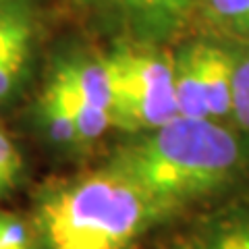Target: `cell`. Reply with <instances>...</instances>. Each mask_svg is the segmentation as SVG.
I'll use <instances>...</instances> for the list:
<instances>
[{
  "instance_id": "obj_1",
  "label": "cell",
  "mask_w": 249,
  "mask_h": 249,
  "mask_svg": "<svg viewBox=\"0 0 249 249\" xmlns=\"http://www.w3.org/2000/svg\"><path fill=\"white\" fill-rule=\"evenodd\" d=\"M108 166L173 214L231 181L239 166V145L227 129L208 119L178 114L152 135L121 147Z\"/></svg>"
},
{
  "instance_id": "obj_2",
  "label": "cell",
  "mask_w": 249,
  "mask_h": 249,
  "mask_svg": "<svg viewBox=\"0 0 249 249\" xmlns=\"http://www.w3.org/2000/svg\"><path fill=\"white\" fill-rule=\"evenodd\" d=\"M168 214L131 178L106 166L46 193L37 229L46 249H129Z\"/></svg>"
},
{
  "instance_id": "obj_3",
  "label": "cell",
  "mask_w": 249,
  "mask_h": 249,
  "mask_svg": "<svg viewBox=\"0 0 249 249\" xmlns=\"http://www.w3.org/2000/svg\"><path fill=\"white\" fill-rule=\"evenodd\" d=\"M114 79V124L154 131L178 116L175 60L147 52H119L108 58Z\"/></svg>"
},
{
  "instance_id": "obj_4",
  "label": "cell",
  "mask_w": 249,
  "mask_h": 249,
  "mask_svg": "<svg viewBox=\"0 0 249 249\" xmlns=\"http://www.w3.org/2000/svg\"><path fill=\"white\" fill-rule=\"evenodd\" d=\"M34 40L29 15L21 6L0 4V100L17 85Z\"/></svg>"
},
{
  "instance_id": "obj_5",
  "label": "cell",
  "mask_w": 249,
  "mask_h": 249,
  "mask_svg": "<svg viewBox=\"0 0 249 249\" xmlns=\"http://www.w3.org/2000/svg\"><path fill=\"white\" fill-rule=\"evenodd\" d=\"M54 81L73 91L83 102L104 108L112 114L114 110V79L110 65L106 60H79L62 65ZM114 121V119H112Z\"/></svg>"
},
{
  "instance_id": "obj_6",
  "label": "cell",
  "mask_w": 249,
  "mask_h": 249,
  "mask_svg": "<svg viewBox=\"0 0 249 249\" xmlns=\"http://www.w3.org/2000/svg\"><path fill=\"white\" fill-rule=\"evenodd\" d=\"M201 75L210 116H224L232 112V88H235V60L216 46L199 44Z\"/></svg>"
},
{
  "instance_id": "obj_7",
  "label": "cell",
  "mask_w": 249,
  "mask_h": 249,
  "mask_svg": "<svg viewBox=\"0 0 249 249\" xmlns=\"http://www.w3.org/2000/svg\"><path fill=\"white\" fill-rule=\"evenodd\" d=\"M175 96L178 114L187 119H208V104L201 75V50L199 44L187 48L175 60Z\"/></svg>"
},
{
  "instance_id": "obj_8",
  "label": "cell",
  "mask_w": 249,
  "mask_h": 249,
  "mask_svg": "<svg viewBox=\"0 0 249 249\" xmlns=\"http://www.w3.org/2000/svg\"><path fill=\"white\" fill-rule=\"evenodd\" d=\"M147 34H164L183 21L191 0H108Z\"/></svg>"
},
{
  "instance_id": "obj_9",
  "label": "cell",
  "mask_w": 249,
  "mask_h": 249,
  "mask_svg": "<svg viewBox=\"0 0 249 249\" xmlns=\"http://www.w3.org/2000/svg\"><path fill=\"white\" fill-rule=\"evenodd\" d=\"M48 91L67 108L69 114H71V119L75 123V127H77V137H79V142H91V139H98L100 135H104V131L108 127L114 124L112 114L108 110L83 102L81 98H77L73 91L62 88V85L56 83L54 79L48 85Z\"/></svg>"
},
{
  "instance_id": "obj_10",
  "label": "cell",
  "mask_w": 249,
  "mask_h": 249,
  "mask_svg": "<svg viewBox=\"0 0 249 249\" xmlns=\"http://www.w3.org/2000/svg\"><path fill=\"white\" fill-rule=\"evenodd\" d=\"M197 249H249V210L214 224Z\"/></svg>"
},
{
  "instance_id": "obj_11",
  "label": "cell",
  "mask_w": 249,
  "mask_h": 249,
  "mask_svg": "<svg viewBox=\"0 0 249 249\" xmlns=\"http://www.w3.org/2000/svg\"><path fill=\"white\" fill-rule=\"evenodd\" d=\"M208 15L218 25L249 36V0H208Z\"/></svg>"
},
{
  "instance_id": "obj_12",
  "label": "cell",
  "mask_w": 249,
  "mask_h": 249,
  "mask_svg": "<svg viewBox=\"0 0 249 249\" xmlns=\"http://www.w3.org/2000/svg\"><path fill=\"white\" fill-rule=\"evenodd\" d=\"M42 114L46 123H48L50 135L60 143H73L79 142L77 137V127L71 119V114L65 106H62L52 93L46 89V93L42 96Z\"/></svg>"
},
{
  "instance_id": "obj_13",
  "label": "cell",
  "mask_w": 249,
  "mask_h": 249,
  "mask_svg": "<svg viewBox=\"0 0 249 249\" xmlns=\"http://www.w3.org/2000/svg\"><path fill=\"white\" fill-rule=\"evenodd\" d=\"M23 162L21 154L9 139V135L0 129V196L11 191L19 181Z\"/></svg>"
},
{
  "instance_id": "obj_14",
  "label": "cell",
  "mask_w": 249,
  "mask_h": 249,
  "mask_svg": "<svg viewBox=\"0 0 249 249\" xmlns=\"http://www.w3.org/2000/svg\"><path fill=\"white\" fill-rule=\"evenodd\" d=\"M232 114L237 123L249 131V56L235 69V88H232Z\"/></svg>"
},
{
  "instance_id": "obj_15",
  "label": "cell",
  "mask_w": 249,
  "mask_h": 249,
  "mask_svg": "<svg viewBox=\"0 0 249 249\" xmlns=\"http://www.w3.org/2000/svg\"><path fill=\"white\" fill-rule=\"evenodd\" d=\"M0 249H34L31 232L21 218L0 214Z\"/></svg>"
}]
</instances>
